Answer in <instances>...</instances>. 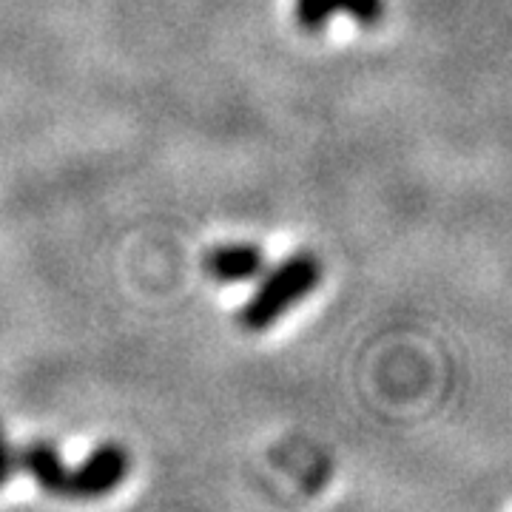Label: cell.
<instances>
[{
  "mask_svg": "<svg viewBox=\"0 0 512 512\" xmlns=\"http://www.w3.org/2000/svg\"><path fill=\"white\" fill-rule=\"evenodd\" d=\"M319 279H322V265L316 256L308 251L288 256L251 293V299L239 311V325L254 333L271 328L282 313L291 311L299 299H305L319 285Z\"/></svg>",
  "mask_w": 512,
  "mask_h": 512,
  "instance_id": "6da1fadb",
  "label": "cell"
},
{
  "mask_svg": "<svg viewBox=\"0 0 512 512\" xmlns=\"http://www.w3.org/2000/svg\"><path fill=\"white\" fill-rule=\"evenodd\" d=\"M128 476V453L117 444H100L89 458L69 470V493L66 498H100L111 493Z\"/></svg>",
  "mask_w": 512,
  "mask_h": 512,
  "instance_id": "7a4b0ae2",
  "label": "cell"
},
{
  "mask_svg": "<svg viewBox=\"0 0 512 512\" xmlns=\"http://www.w3.org/2000/svg\"><path fill=\"white\" fill-rule=\"evenodd\" d=\"M265 271V254L251 242L220 245L205 256V274L217 282H248Z\"/></svg>",
  "mask_w": 512,
  "mask_h": 512,
  "instance_id": "3957f363",
  "label": "cell"
},
{
  "mask_svg": "<svg viewBox=\"0 0 512 512\" xmlns=\"http://www.w3.org/2000/svg\"><path fill=\"white\" fill-rule=\"evenodd\" d=\"M339 12L373 26L382 20L384 0H296V20L302 29H322Z\"/></svg>",
  "mask_w": 512,
  "mask_h": 512,
  "instance_id": "277c9868",
  "label": "cell"
},
{
  "mask_svg": "<svg viewBox=\"0 0 512 512\" xmlns=\"http://www.w3.org/2000/svg\"><path fill=\"white\" fill-rule=\"evenodd\" d=\"M18 467H23L29 476L49 495L69 493V467L49 441H32L18 453Z\"/></svg>",
  "mask_w": 512,
  "mask_h": 512,
  "instance_id": "5b68a950",
  "label": "cell"
},
{
  "mask_svg": "<svg viewBox=\"0 0 512 512\" xmlns=\"http://www.w3.org/2000/svg\"><path fill=\"white\" fill-rule=\"evenodd\" d=\"M15 470H18V450L3 439V433H0V487L12 478Z\"/></svg>",
  "mask_w": 512,
  "mask_h": 512,
  "instance_id": "8992f818",
  "label": "cell"
},
{
  "mask_svg": "<svg viewBox=\"0 0 512 512\" xmlns=\"http://www.w3.org/2000/svg\"><path fill=\"white\" fill-rule=\"evenodd\" d=\"M0 433H3V430H0Z\"/></svg>",
  "mask_w": 512,
  "mask_h": 512,
  "instance_id": "52a82bcc",
  "label": "cell"
}]
</instances>
